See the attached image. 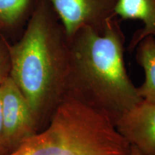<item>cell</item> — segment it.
Wrapping results in <instances>:
<instances>
[{
	"label": "cell",
	"mask_w": 155,
	"mask_h": 155,
	"mask_svg": "<svg viewBox=\"0 0 155 155\" xmlns=\"http://www.w3.org/2000/svg\"><path fill=\"white\" fill-rule=\"evenodd\" d=\"M30 0H0V22L11 26L18 22L28 9Z\"/></svg>",
	"instance_id": "obj_9"
},
{
	"label": "cell",
	"mask_w": 155,
	"mask_h": 155,
	"mask_svg": "<svg viewBox=\"0 0 155 155\" xmlns=\"http://www.w3.org/2000/svg\"><path fill=\"white\" fill-rule=\"evenodd\" d=\"M129 155H145L144 153H142L140 150H138L137 147L131 146L130 152H129Z\"/></svg>",
	"instance_id": "obj_12"
},
{
	"label": "cell",
	"mask_w": 155,
	"mask_h": 155,
	"mask_svg": "<svg viewBox=\"0 0 155 155\" xmlns=\"http://www.w3.org/2000/svg\"><path fill=\"white\" fill-rule=\"evenodd\" d=\"M3 25L2 24V23L1 22H0V29H1L2 28H3Z\"/></svg>",
	"instance_id": "obj_13"
},
{
	"label": "cell",
	"mask_w": 155,
	"mask_h": 155,
	"mask_svg": "<svg viewBox=\"0 0 155 155\" xmlns=\"http://www.w3.org/2000/svg\"><path fill=\"white\" fill-rule=\"evenodd\" d=\"M60 19L68 38L88 26L103 30L108 20L116 18L119 0H48Z\"/></svg>",
	"instance_id": "obj_5"
},
{
	"label": "cell",
	"mask_w": 155,
	"mask_h": 155,
	"mask_svg": "<svg viewBox=\"0 0 155 155\" xmlns=\"http://www.w3.org/2000/svg\"><path fill=\"white\" fill-rule=\"evenodd\" d=\"M115 127L131 146L145 155H155V102L140 101L118 119Z\"/></svg>",
	"instance_id": "obj_6"
},
{
	"label": "cell",
	"mask_w": 155,
	"mask_h": 155,
	"mask_svg": "<svg viewBox=\"0 0 155 155\" xmlns=\"http://www.w3.org/2000/svg\"><path fill=\"white\" fill-rule=\"evenodd\" d=\"M130 149L108 117L65 96L43 131L6 155H129Z\"/></svg>",
	"instance_id": "obj_3"
},
{
	"label": "cell",
	"mask_w": 155,
	"mask_h": 155,
	"mask_svg": "<svg viewBox=\"0 0 155 155\" xmlns=\"http://www.w3.org/2000/svg\"><path fill=\"white\" fill-rule=\"evenodd\" d=\"M8 154L5 141V131H4V123L2 111V99L1 90H0V155H6Z\"/></svg>",
	"instance_id": "obj_11"
},
{
	"label": "cell",
	"mask_w": 155,
	"mask_h": 155,
	"mask_svg": "<svg viewBox=\"0 0 155 155\" xmlns=\"http://www.w3.org/2000/svg\"><path fill=\"white\" fill-rule=\"evenodd\" d=\"M5 145L8 153L36 133L37 124L28 102L10 75L0 85Z\"/></svg>",
	"instance_id": "obj_4"
},
{
	"label": "cell",
	"mask_w": 155,
	"mask_h": 155,
	"mask_svg": "<svg viewBox=\"0 0 155 155\" xmlns=\"http://www.w3.org/2000/svg\"><path fill=\"white\" fill-rule=\"evenodd\" d=\"M48 0H39L24 34L9 45L10 76L24 95L37 124L51 117L65 97L69 39Z\"/></svg>",
	"instance_id": "obj_2"
},
{
	"label": "cell",
	"mask_w": 155,
	"mask_h": 155,
	"mask_svg": "<svg viewBox=\"0 0 155 155\" xmlns=\"http://www.w3.org/2000/svg\"><path fill=\"white\" fill-rule=\"evenodd\" d=\"M10 74L8 44L0 39V85Z\"/></svg>",
	"instance_id": "obj_10"
},
{
	"label": "cell",
	"mask_w": 155,
	"mask_h": 155,
	"mask_svg": "<svg viewBox=\"0 0 155 155\" xmlns=\"http://www.w3.org/2000/svg\"><path fill=\"white\" fill-rule=\"evenodd\" d=\"M135 49L136 60L145 73L144 83L137 91L142 99L155 102V38L147 36Z\"/></svg>",
	"instance_id": "obj_8"
},
{
	"label": "cell",
	"mask_w": 155,
	"mask_h": 155,
	"mask_svg": "<svg viewBox=\"0 0 155 155\" xmlns=\"http://www.w3.org/2000/svg\"><path fill=\"white\" fill-rule=\"evenodd\" d=\"M125 38L117 19L103 30L81 28L69 39L65 96L108 117L113 123L142 100L127 74Z\"/></svg>",
	"instance_id": "obj_1"
},
{
	"label": "cell",
	"mask_w": 155,
	"mask_h": 155,
	"mask_svg": "<svg viewBox=\"0 0 155 155\" xmlns=\"http://www.w3.org/2000/svg\"><path fill=\"white\" fill-rule=\"evenodd\" d=\"M115 15L121 19H138L143 27L137 30L128 46L133 51L142 39L147 36L155 38V0H119L115 8Z\"/></svg>",
	"instance_id": "obj_7"
}]
</instances>
